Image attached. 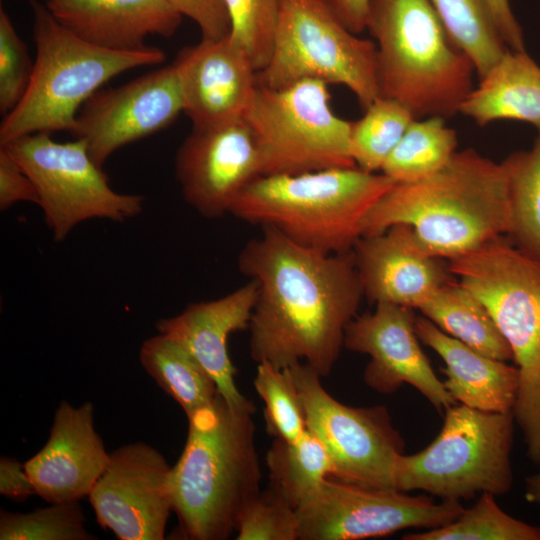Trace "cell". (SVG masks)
Segmentation results:
<instances>
[{"mask_svg":"<svg viewBox=\"0 0 540 540\" xmlns=\"http://www.w3.org/2000/svg\"><path fill=\"white\" fill-rule=\"evenodd\" d=\"M139 360L157 385L183 409L187 418L218 395L215 381L178 341L159 333L143 342Z\"/></svg>","mask_w":540,"mask_h":540,"instance_id":"484cf974","label":"cell"},{"mask_svg":"<svg viewBox=\"0 0 540 540\" xmlns=\"http://www.w3.org/2000/svg\"><path fill=\"white\" fill-rule=\"evenodd\" d=\"M55 19L96 46L137 51L149 35L172 37L182 15L167 0H47Z\"/></svg>","mask_w":540,"mask_h":540,"instance_id":"7402d4cb","label":"cell"},{"mask_svg":"<svg viewBox=\"0 0 540 540\" xmlns=\"http://www.w3.org/2000/svg\"><path fill=\"white\" fill-rule=\"evenodd\" d=\"M460 113L479 126L497 120H516L539 130L540 66L526 50L508 49L479 79Z\"/></svg>","mask_w":540,"mask_h":540,"instance_id":"cb8c5ba5","label":"cell"},{"mask_svg":"<svg viewBox=\"0 0 540 540\" xmlns=\"http://www.w3.org/2000/svg\"><path fill=\"white\" fill-rule=\"evenodd\" d=\"M182 16L199 27L202 39L220 40L230 35V19L225 0H167Z\"/></svg>","mask_w":540,"mask_h":540,"instance_id":"74e56055","label":"cell"},{"mask_svg":"<svg viewBox=\"0 0 540 540\" xmlns=\"http://www.w3.org/2000/svg\"><path fill=\"white\" fill-rule=\"evenodd\" d=\"M183 112L193 127H208L244 118L258 86L257 71L229 36L201 39L179 51Z\"/></svg>","mask_w":540,"mask_h":540,"instance_id":"d6986e66","label":"cell"},{"mask_svg":"<svg viewBox=\"0 0 540 540\" xmlns=\"http://www.w3.org/2000/svg\"><path fill=\"white\" fill-rule=\"evenodd\" d=\"M109 457L95 429L93 404L61 401L47 442L24 466L42 499L78 502L89 496Z\"/></svg>","mask_w":540,"mask_h":540,"instance_id":"ffe728a7","label":"cell"},{"mask_svg":"<svg viewBox=\"0 0 540 540\" xmlns=\"http://www.w3.org/2000/svg\"><path fill=\"white\" fill-rule=\"evenodd\" d=\"M1 540H91L77 502L51 503L28 513H0Z\"/></svg>","mask_w":540,"mask_h":540,"instance_id":"d6a6232c","label":"cell"},{"mask_svg":"<svg viewBox=\"0 0 540 540\" xmlns=\"http://www.w3.org/2000/svg\"><path fill=\"white\" fill-rule=\"evenodd\" d=\"M414 119L397 101L378 97L351 124L350 152L355 165L368 172L381 171Z\"/></svg>","mask_w":540,"mask_h":540,"instance_id":"4dcf8cb0","label":"cell"},{"mask_svg":"<svg viewBox=\"0 0 540 540\" xmlns=\"http://www.w3.org/2000/svg\"><path fill=\"white\" fill-rule=\"evenodd\" d=\"M448 267L511 347L519 371L515 422L528 457L540 465V260L499 236L449 259Z\"/></svg>","mask_w":540,"mask_h":540,"instance_id":"52a82bcc","label":"cell"},{"mask_svg":"<svg viewBox=\"0 0 540 540\" xmlns=\"http://www.w3.org/2000/svg\"><path fill=\"white\" fill-rule=\"evenodd\" d=\"M229 38L249 57L256 71L268 63L279 21L281 0H225Z\"/></svg>","mask_w":540,"mask_h":540,"instance_id":"e575fe53","label":"cell"},{"mask_svg":"<svg viewBox=\"0 0 540 540\" xmlns=\"http://www.w3.org/2000/svg\"><path fill=\"white\" fill-rule=\"evenodd\" d=\"M375 305L373 312L356 315L344 335L348 350L370 356L363 373L365 384L380 394L395 393L409 384L440 413L455 404L420 347L413 308Z\"/></svg>","mask_w":540,"mask_h":540,"instance_id":"e0dca14e","label":"cell"},{"mask_svg":"<svg viewBox=\"0 0 540 540\" xmlns=\"http://www.w3.org/2000/svg\"><path fill=\"white\" fill-rule=\"evenodd\" d=\"M525 498L530 503L540 504V469L526 478Z\"/></svg>","mask_w":540,"mask_h":540,"instance_id":"7bdbcfd3","label":"cell"},{"mask_svg":"<svg viewBox=\"0 0 540 540\" xmlns=\"http://www.w3.org/2000/svg\"><path fill=\"white\" fill-rule=\"evenodd\" d=\"M288 368L304 410L306 428L325 447L336 480L370 488L395 489L394 470L405 441L385 406L352 407L322 386L305 362Z\"/></svg>","mask_w":540,"mask_h":540,"instance_id":"7c38bea8","label":"cell"},{"mask_svg":"<svg viewBox=\"0 0 540 540\" xmlns=\"http://www.w3.org/2000/svg\"><path fill=\"white\" fill-rule=\"evenodd\" d=\"M505 45L514 51L525 50L522 28L509 0H483Z\"/></svg>","mask_w":540,"mask_h":540,"instance_id":"60d3db41","label":"cell"},{"mask_svg":"<svg viewBox=\"0 0 540 540\" xmlns=\"http://www.w3.org/2000/svg\"><path fill=\"white\" fill-rule=\"evenodd\" d=\"M254 412L215 400L188 417L182 454L171 470L173 511L184 535L224 540L260 493Z\"/></svg>","mask_w":540,"mask_h":540,"instance_id":"3957f363","label":"cell"},{"mask_svg":"<svg viewBox=\"0 0 540 540\" xmlns=\"http://www.w3.org/2000/svg\"><path fill=\"white\" fill-rule=\"evenodd\" d=\"M36 59L28 89L0 126V144L34 133L70 132L82 105L115 76L165 61L154 47L137 51L105 49L60 24L47 6L29 0Z\"/></svg>","mask_w":540,"mask_h":540,"instance_id":"8992f818","label":"cell"},{"mask_svg":"<svg viewBox=\"0 0 540 540\" xmlns=\"http://www.w3.org/2000/svg\"><path fill=\"white\" fill-rule=\"evenodd\" d=\"M352 253L364 297L371 304L392 303L418 309L456 278L448 262L428 253L407 224L361 236Z\"/></svg>","mask_w":540,"mask_h":540,"instance_id":"ac0fdd59","label":"cell"},{"mask_svg":"<svg viewBox=\"0 0 540 540\" xmlns=\"http://www.w3.org/2000/svg\"><path fill=\"white\" fill-rule=\"evenodd\" d=\"M5 147L33 181L45 223L57 242L90 219L124 222L143 211L144 197L116 192L80 139L57 142L49 133L16 138Z\"/></svg>","mask_w":540,"mask_h":540,"instance_id":"8fae6325","label":"cell"},{"mask_svg":"<svg viewBox=\"0 0 540 540\" xmlns=\"http://www.w3.org/2000/svg\"><path fill=\"white\" fill-rule=\"evenodd\" d=\"M253 385L265 403L267 432L275 439L288 442L300 438L307 430L305 415L288 368L258 363Z\"/></svg>","mask_w":540,"mask_h":540,"instance_id":"836d02e7","label":"cell"},{"mask_svg":"<svg viewBox=\"0 0 540 540\" xmlns=\"http://www.w3.org/2000/svg\"><path fill=\"white\" fill-rule=\"evenodd\" d=\"M171 470L165 457L144 442L110 453L89 501L97 522L120 540H162L173 510Z\"/></svg>","mask_w":540,"mask_h":540,"instance_id":"9a60e30c","label":"cell"},{"mask_svg":"<svg viewBox=\"0 0 540 540\" xmlns=\"http://www.w3.org/2000/svg\"><path fill=\"white\" fill-rule=\"evenodd\" d=\"M509 185L512 243L540 260V129L533 146L504 161Z\"/></svg>","mask_w":540,"mask_h":540,"instance_id":"f1b7e54d","label":"cell"},{"mask_svg":"<svg viewBox=\"0 0 540 540\" xmlns=\"http://www.w3.org/2000/svg\"><path fill=\"white\" fill-rule=\"evenodd\" d=\"M442 117L414 119L381 172L395 183H411L441 170L456 153V131Z\"/></svg>","mask_w":540,"mask_h":540,"instance_id":"83f0119b","label":"cell"},{"mask_svg":"<svg viewBox=\"0 0 540 540\" xmlns=\"http://www.w3.org/2000/svg\"><path fill=\"white\" fill-rule=\"evenodd\" d=\"M394 184L382 172L357 166L262 175L241 192L230 214L303 247L344 253L361 237L366 214Z\"/></svg>","mask_w":540,"mask_h":540,"instance_id":"5b68a950","label":"cell"},{"mask_svg":"<svg viewBox=\"0 0 540 540\" xmlns=\"http://www.w3.org/2000/svg\"><path fill=\"white\" fill-rule=\"evenodd\" d=\"M337 18L353 33L367 28L373 0H323Z\"/></svg>","mask_w":540,"mask_h":540,"instance_id":"b9f144b4","label":"cell"},{"mask_svg":"<svg viewBox=\"0 0 540 540\" xmlns=\"http://www.w3.org/2000/svg\"><path fill=\"white\" fill-rule=\"evenodd\" d=\"M0 494L16 500H24L36 494L24 464L7 456L0 459Z\"/></svg>","mask_w":540,"mask_h":540,"instance_id":"ab89813d","label":"cell"},{"mask_svg":"<svg viewBox=\"0 0 540 540\" xmlns=\"http://www.w3.org/2000/svg\"><path fill=\"white\" fill-rule=\"evenodd\" d=\"M17 202L39 205L37 189L18 161L3 146L0 148V209Z\"/></svg>","mask_w":540,"mask_h":540,"instance_id":"f35d334b","label":"cell"},{"mask_svg":"<svg viewBox=\"0 0 540 540\" xmlns=\"http://www.w3.org/2000/svg\"><path fill=\"white\" fill-rule=\"evenodd\" d=\"M175 173L184 200L201 216L230 214L241 192L262 175L259 152L244 118L193 127L178 149Z\"/></svg>","mask_w":540,"mask_h":540,"instance_id":"2e32d148","label":"cell"},{"mask_svg":"<svg viewBox=\"0 0 540 540\" xmlns=\"http://www.w3.org/2000/svg\"><path fill=\"white\" fill-rule=\"evenodd\" d=\"M328 86L317 80L277 89L257 86L244 120L262 175L356 166L350 152L352 122L332 110Z\"/></svg>","mask_w":540,"mask_h":540,"instance_id":"30bf717a","label":"cell"},{"mask_svg":"<svg viewBox=\"0 0 540 540\" xmlns=\"http://www.w3.org/2000/svg\"><path fill=\"white\" fill-rule=\"evenodd\" d=\"M257 293V282L250 279L223 297L192 303L180 314L156 323L159 333L181 343L197 359L230 406L251 412L255 406L237 388L227 342L232 333L249 328Z\"/></svg>","mask_w":540,"mask_h":540,"instance_id":"44dd1931","label":"cell"},{"mask_svg":"<svg viewBox=\"0 0 540 540\" xmlns=\"http://www.w3.org/2000/svg\"><path fill=\"white\" fill-rule=\"evenodd\" d=\"M366 29L377 48L379 97L415 119L460 113L476 70L429 0H373Z\"/></svg>","mask_w":540,"mask_h":540,"instance_id":"277c9868","label":"cell"},{"mask_svg":"<svg viewBox=\"0 0 540 540\" xmlns=\"http://www.w3.org/2000/svg\"><path fill=\"white\" fill-rule=\"evenodd\" d=\"M181 112L182 86L172 63L117 88L99 89L78 111L70 133L102 167L115 151L165 129Z\"/></svg>","mask_w":540,"mask_h":540,"instance_id":"5bb4252c","label":"cell"},{"mask_svg":"<svg viewBox=\"0 0 540 540\" xmlns=\"http://www.w3.org/2000/svg\"><path fill=\"white\" fill-rule=\"evenodd\" d=\"M465 508L460 501L437 503L396 489L358 486L327 478L296 508L299 540H358L396 531L444 526Z\"/></svg>","mask_w":540,"mask_h":540,"instance_id":"4fadbf2b","label":"cell"},{"mask_svg":"<svg viewBox=\"0 0 540 540\" xmlns=\"http://www.w3.org/2000/svg\"><path fill=\"white\" fill-rule=\"evenodd\" d=\"M404 540H540V526L530 525L504 512L495 495L483 493L477 502L452 522L409 533Z\"/></svg>","mask_w":540,"mask_h":540,"instance_id":"1f68e13d","label":"cell"},{"mask_svg":"<svg viewBox=\"0 0 540 540\" xmlns=\"http://www.w3.org/2000/svg\"><path fill=\"white\" fill-rule=\"evenodd\" d=\"M419 340L444 361L443 382L455 402L488 412L513 411L518 388L517 367L484 355L448 335L431 320L416 317Z\"/></svg>","mask_w":540,"mask_h":540,"instance_id":"603a6c76","label":"cell"},{"mask_svg":"<svg viewBox=\"0 0 540 540\" xmlns=\"http://www.w3.org/2000/svg\"><path fill=\"white\" fill-rule=\"evenodd\" d=\"M303 80L347 87L366 109L379 96L376 44L351 32L323 0H281L279 21L258 86Z\"/></svg>","mask_w":540,"mask_h":540,"instance_id":"9c48e42d","label":"cell"},{"mask_svg":"<svg viewBox=\"0 0 540 540\" xmlns=\"http://www.w3.org/2000/svg\"><path fill=\"white\" fill-rule=\"evenodd\" d=\"M396 224L411 226L428 253L447 260L506 236L511 211L504 162L471 148L456 151L433 175L394 184L364 217L361 236Z\"/></svg>","mask_w":540,"mask_h":540,"instance_id":"7a4b0ae2","label":"cell"},{"mask_svg":"<svg viewBox=\"0 0 540 540\" xmlns=\"http://www.w3.org/2000/svg\"><path fill=\"white\" fill-rule=\"evenodd\" d=\"M34 62L8 14L0 9V112L6 116L25 95Z\"/></svg>","mask_w":540,"mask_h":540,"instance_id":"8d00e7d4","label":"cell"},{"mask_svg":"<svg viewBox=\"0 0 540 540\" xmlns=\"http://www.w3.org/2000/svg\"><path fill=\"white\" fill-rule=\"evenodd\" d=\"M261 229L238 256L239 270L258 286L251 357L279 369L305 362L326 377L364 297L352 250L327 254Z\"/></svg>","mask_w":540,"mask_h":540,"instance_id":"6da1fadb","label":"cell"},{"mask_svg":"<svg viewBox=\"0 0 540 540\" xmlns=\"http://www.w3.org/2000/svg\"><path fill=\"white\" fill-rule=\"evenodd\" d=\"M515 417L453 404L437 437L423 450L399 456L394 488L424 491L442 501L469 500L513 487L511 451Z\"/></svg>","mask_w":540,"mask_h":540,"instance_id":"ba28073f","label":"cell"},{"mask_svg":"<svg viewBox=\"0 0 540 540\" xmlns=\"http://www.w3.org/2000/svg\"><path fill=\"white\" fill-rule=\"evenodd\" d=\"M266 465L270 488L295 510L333 472L325 447L308 430L292 442L275 439L266 454Z\"/></svg>","mask_w":540,"mask_h":540,"instance_id":"4316f807","label":"cell"},{"mask_svg":"<svg viewBox=\"0 0 540 540\" xmlns=\"http://www.w3.org/2000/svg\"><path fill=\"white\" fill-rule=\"evenodd\" d=\"M448 335L491 358L513 360L510 345L485 306L455 278L419 308Z\"/></svg>","mask_w":540,"mask_h":540,"instance_id":"d4e9b609","label":"cell"},{"mask_svg":"<svg viewBox=\"0 0 540 540\" xmlns=\"http://www.w3.org/2000/svg\"><path fill=\"white\" fill-rule=\"evenodd\" d=\"M236 532L238 540H297L296 510L269 487L243 508Z\"/></svg>","mask_w":540,"mask_h":540,"instance_id":"d590c367","label":"cell"},{"mask_svg":"<svg viewBox=\"0 0 540 540\" xmlns=\"http://www.w3.org/2000/svg\"><path fill=\"white\" fill-rule=\"evenodd\" d=\"M452 40L483 77L509 49L483 0H429Z\"/></svg>","mask_w":540,"mask_h":540,"instance_id":"f546056e","label":"cell"}]
</instances>
